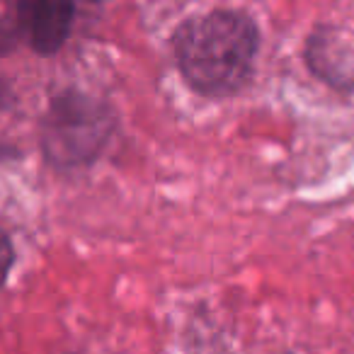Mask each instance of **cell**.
I'll return each instance as SVG.
<instances>
[{"mask_svg":"<svg viewBox=\"0 0 354 354\" xmlns=\"http://www.w3.org/2000/svg\"><path fill=\"white\" fill-rule=\"evenodd\" d=\"M172 51L189 88L204 97H231L255 73L260 30L245 12H207L177 27Z\"/></svg>","mask_w":354,"mask_h":354,"instance_id":"6da1fadb","label":"cell"},{"mask_svg":"<svg viewBox=\"0 0 354 354\" xmlns=\"http://www.w3.org/2000/svg\"><path fill=\"white\" fill-rule=\"evenodd\" d=\"M114 131V117L100 100L66 90L51 100L41 119V151L59 170L85 167L100 158Z\"/></svg>","mask_w":354,"mask_h":354,"instance_id":"7a4b0ae2","label":"cell"},{"mask_svg":"<svg viewBox=\"0 0 354 354\" xmlns=\"http://www.w3.org/2000/svg\"><path fill=\"white\" fill-rule=\"evenodd\" d=\"M73 0H17L15 22L37 54H56L73 30Z\"/></svg>","mask_w":354,"mask_h":354,"instance_id":"3957f363","label":"cell"},{"mask_svg":"<svg viewBox=\"0 0 354 354\" xmlns=\"http://www.w3.org/2000/svg\"><path fill=\"white\" fill-rule=\"evenodd\" d=\"M304 59L308 71L328 88L342 95H354L352 51L342 39V32L333 25H315L306 39Z\"/></svg>","mask_w":354,"mask_h":354,"instance_id":"277c9868","label":"cell"},{"mask_svg":"<svg viewBox=\"0 0 354 354\" xmlns=\"http://www.w3.org/2000/svg\"><path fill=\"white\" fill-rule=\"evenodd\" d=\"M12 262H15V248H12L8 233L0 231V286L6 284L8 274L12 270Z\"/></svg>","mask_w":354,"mask_h":354,"instance_id":"5b68a950","label":"cell"},{"mask_svg":"<svg viewBox=\"0 0 354 354\" xmlns=\"http://www.w3.org/2000/svg\"><path fill=\"white\" fill-rule=\"evenodd\" d=\"M17 37H20V27H17V22L12 25V22H8V20H0V56L8 54V51L15 46Z\"/></svg>","mask_w":354,"mask_h":354,"instance_id":"8992f818","label":"cell"},{"mask_svg":"<svg viewBox=\"0 0 354 354\" xmlns=\"http://www.w3.org/2000/svg\"><path fill=\"white\" fill-rule=\"evenodd\" d=\"M90 3H102V0H90Z\"/></svg>","mask_w":354,"mask_h":354,"instance_id":"52a82bcc","label":"cell"}]
</instances>
